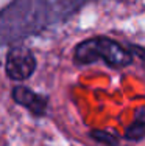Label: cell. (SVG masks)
Masks as SVG:
<instances>
[{
  "label": "cell",
  "mask_w": 145,
  "mask_h": 146,
  "mask_svg": "<svg viewBox=\"0 0 145 146\" xmlns=\"http://www.w3.org/2000/svg\"><path fill=\"white\" fill-rule=\"evenodd\" d=\"M137 47L128 50L125 45L114 39L105 36L91 37L80 42L74 50V62L75 64H92L97 61H103L106 65L112 68H125L133 64L134 54Z\"/></svg>",
  "instance_id": "cell-1"
},
{
  "label": "cell",
  "mask_w": 145,
  "mask_h": 146,
  "mask_svg": "<svg viewBox=\"0 0 145 146\" xmlns=\"http://www.w3.org/2000/svg\"><path fill=\"white\" fill-rule=\"evenodd\" d=\"M36 58L33 51L25 47L13 48L5 61V72L11 81H27L36 70Z\"/></svg>",
  "instance_id": "cell-2"
},
{
  "label": "cell",
  "mask_w": 145,
  "mask_h": 146,
  "mask_svg": "<svg viewBox=\"0 0 145 146\" xmlns=\"http://www.w3.org/2000/svg\"><path fill=\"white\" fill-rule=\"evenodd\" d=\"M13 100L19 104V106L28 109L31 113L41 117L45 113V107H47V100L44 96L34 93L33 90L23 87V86H16L11 92Z\"/></svg>",
  "instance_id": "cell-3"
},
{
  "label": "cell",
  "mask_w": 145,
  "mask_h": 146,
  "mask_svg": "<svg viewBox=\"0 0 145 146\" xmlns=\"http://www.w3.org/2000/svg\"><path fill=\"white\" fill-rule=\"evenodd\" d=\"M123 137L130 141L142 140V138H145V126L140 123H137V121H133V123L125 129V135H123Z\"/></svg>",
  "instance_id": "cell-4"
},
{
  "label": "cell",
  "mask_w": 145,
  "mask_h": 146,
  "mask_svg": "<svg viewBox=\"0 0 145 146\" xmlns=\"http://www.w3.org/2000/svg\"><path fill=\"white\" fill-rule=\"evenodd\" d=\"M91 137L94 138V140L100 141V143L106 145V146H119L117 138L114 137V135L108 134V132H105V131H92L91 132Z\"/></svg>",
  "instance_id": "cell-5"
},
{
  "label": "cell",
  "mask_w": 145,
  "mask_h": 146,
  "mask_svg": "<svg viewBox=\"0 0 145 146\" xmlns=\"http://www.w3.org/2000/svg\"><path fill=\"white\" fill-rule=\"evenodd\" d=\"M133 121H137V123H140V124H144V126H145V106H140V107H137V109H136Z\"/></svg>",
  "instance_id": "cell-6"
}]
</instances>
